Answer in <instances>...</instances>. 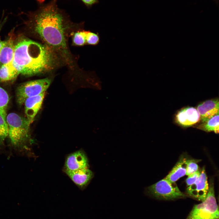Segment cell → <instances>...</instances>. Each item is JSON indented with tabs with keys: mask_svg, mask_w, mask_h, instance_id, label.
Segmentation results:
<instances>
[{
	"mask_svg": "<svg viewBox=\"0 0 219 219\" xmlns=\"http://www.w3.org/2000/svg\"><path fill=\"white\" fill-rule=\"evenodd\" d=\"M57 0L40 5L27 15L35 31L47 44L66 53L64 32L69 21L65 12L58 7Z\"/></svg>",
	"mask_w": 219,
	"mask_h": 219,
	"instance_id": "obj_1",
	"label": "cell"
},
{
	"mask_svg": "<svg viewBox=\"0 0 219 219\" xmlns=\"http://www.w3.org/2000/svg\"><path fill=\"white\" fill-rule=\"evenodd\" d=\"M56 58L48 46L28 39L15 45L12 64L19 74L32 76L54 67Z\"/></svg>",
	"mask_w": 219,
	"mask_h": 219,
	"instance_id": "obj_2",
	"label": "cell"
},
{
	"mask_svg": "<svg viewBox=\"0 0 219 219\" xmlns=\"http://www.w3.org/2000/svg\"><path fill=\"white\" fill-rule=\"evenodd\" d=\"M6 120L11 149L20 155L30 156L31 151L29 134L30 125L27 119L11 113L7 115Z\"/></svg>",
	"mask_w": 219,
	"mask_h": 219,
	"instance_id": "obj_3",
	"label": "cell"
},
{
	"mask_svg": "<svg viewBox=\"0 0 219 219\" xmlns=\"http://www.w3.org/2000/svg\"><path fill=\"white\" fill-rule=\"evenodd\" d=\"M218 219V208L211 181L206 199L201 203L195 205L186 219Z\"/></svg>",
	"mask_w": 219,
	"mask_h": 219,
	"instance_id": "obj_4",
	"label": "cell"
},
{
	"mask_svg": "<svg viewBox=\"0 0 219 219\" xmlns=\"http://www.w3.org/2000/svg\"><path fill=\"white\" fill-rule=\"evenodd\" d=\"M51 80L48 78L31 81L22 84L16 90V100L19 105H23L28 98L45 92L50 85Z\"/></svg>",
	"mask_w": 219,
	"mask_h": 219,
	"instance_id": "obj_5",
	"label": "cell"
},
{
	"mask_svg": "<svg viewBox=\"0 0 219 219\" xmlns=\"http://www.w3.org/2000/svg\"><path fill=\"white\" fill-rule=\"evenodd\" d=\"M146 191L156 198L165 200H173L185 196L175 182H171L165 178L149 186Z\"/></svg>",
	"mask_w": 219,
	"mask_h": 219,
	"instance_id": "obj_6",
	"label": "cell"
},
{
	"mask_svg": "<svg viewBox=\"0 0 219 219\" xmlns=\"http://www.w3.org/2000/svg\"><path fill=\"white\" fill-rule=\"evenodd\" d=\"M208 189L207 176L203 168L198 179L187 188L186 192L190 196L203 202L207 198Z\"/></svg>",
	"mask_w": 219,
	"mask_h": 219,
	"instance_id": "obj_7",
	"label": "cell"
},
{
	"mask_svg": "<svg viewBox=\"0 0 219 219\" xmlns=\"http://www.w3.org/2000/svg\"><path fill=\"white\" fill-rule=\"evenodd\" d=\"M200 120V115L197 109L192 107H187L181 109L176 116V122L184 127L192 126Z\"/></svg>",
	"mask_w": 219,
	"mask_h": 219,
	"instance_id": "obj_8",
	"label": "cell"
},
{
	"mask_svg": "<svg viewBox=\"0 0 219 219\" xmlns=\"http://www.w3.org/2000/svg\"><path fill=\"white\" fill-rule=\"evenodd\" d=\"M45 95V92L27 99L24 104L25 113L30 125L33 122L40 109Z\"/></svg>",
	"mask_w": 219,
	"mask_h": 219,
	"instance_id": "obj_9",
	"label": "cell"
},
{
	"mask_svg": "<svg viewBox=\"0 0 219 219\" xmlns=\"http://www.w3.org/2000/svg\"><path fill=\"white\" fill-rule=\"evenodd\" d=\"M88 162L85 153L82 151L74 152L66 158L64 171H73L88 168Z\"/></svg>",
	"mask_w": 219,
	"mask_h": 219,
	"instance_id": "obj_10",
	"label": "cell"
},
{
	"mask_svg": "<svg viewBox=\"0 0 219 219\" xmlns=\"http://www.w3.org/2000/svg\"><path fill=\"white\" fill-rule=\"evenodd\" d=\"M197 109L202 122H205L215 115L219 114V102L218 99L208 100L200 103Z\"/></svg>",
	"mask_w": 219,
	"mask_h": 219,
	"instance_id": "obj_11",
	"label": "cell"
},
{
	"mask_svg": "<svg viewBox=\"0 0 219 219\" xmlns=\"http://www.w3.org/2000/svg\"><path fill=\"white\" fill-rule=\"evenodd\" d=\"M71 180L81 188L86 185L92 178L93 173L88 168L73 171H65Z\"/></svg>",
	"mask_w": 219,
	"mask_h": 219,
	"instance_id": "obj_12",
	"label": "cell"
},
{
	"mask_svg": "<svg viewBox=\"0 0 219 219\" xmlns=\"http://www.w3.org/2000/svg\"><path fill=\"white\" fill-rule=\"evenodd\" d=\"M0 52V66L12 62L14 57L15 44L14 38L12 32Z\"/></svg>",
	"mask_w": 219,
	"mask_h": 219,
	"instance_id": "obj_13",
	"label": "cell"
},
{
	"mask_svg": "<svg viewBox=\"0 0 219 219\" xmlns=\"http://www.w3.org/2000/svg\"><path fill=\"white\" fill-rule=\"evenodd\" d=\"M187 161L182 158L176 164L165 178L172 182H174L179 178L186 175Z\"/></svg>",
	"mask_w": 219,
	"mask_h": 219,
	"instance_id": "obj_14",
	"label": "cell"
},
{
	"mask_svg": "<svg viewBox=\"0 0 219 219\" xmlns=\"http://www.w3.org/2000/svg\"><path fill=\"white\" fill-rule=\"evenodd\" d=\"M19 73L13 66L12 62L0 66V81L5 82L16 78Z\"/></svg>",
	"mask_w": 219,
	"mask_h": 219,
	"instance_id": "obj_15",
	"label": "cell"
},
{
	"mask_svg": "<svg viewBox=\"0 0 219 219\" xmlns=\"http://www.w3.org/2000/svg\"><path fill=\"white\" fill-rule=\"evenodd\" d=\"M197 128L207 132H219V114L215 115L207 121L202 122Z\"/></svg>",
	"mask_w": 219,
	"mask_h": 219,
	"instance_id": "obj_16",
	"label": "cell"
},
{
	"mask_svg": "<svg viewBox=\"0 0 219 219\" xmlns=\"http://www.w3.org/2000/svg\"><path fill=\"white\" fill-rule=\"evenodd\" d=\"M9 99L6 91L0 86V115L6 120V110Z\"/></svg>",
	"mask_w": 219,
	"mask_h": 219,
	"instance_id": "obj_17",
	"label": "cell"
},
{
	"mask_svg": "<svg viewBox=\"0 0 219 219\" xmlns=\"http://www.w3.org/2000/svg\"><path fill=\"white\" fill-rule=\"evenodd\" d=\"M8 135V128L6 120L0 115V148L4 146L5 140Z\"/></svg>",
	"mask_w": 219,
	"mask_h": 219,
	"instance_id": "obj_18",
	"label": "cell"
},
{
	"mask_svg": "<svg viewBox=\"0 0 219 219\" xmlns=\"http://www.w3.org/2000/svg\"><path fill=\"white\" fill-rule=\"evenodd\" d=\"M87 31H80L75 33L73 37L74 44L77 46H82L86 42Z\"/></svg>",
	"mask_w": 219,
	"mask_h": 219,
	"instance_id": "obj_19",
	"label": "cell"
},
{
	"mask_svg": "<svg viewBox=\"0 0 219 219\" xmlns=\"http://www.w3.org/2000/svg\"><path fill=\"white\" fill-rule=\"evenodd\" d=\"M99 36L98 34L91 32L87 31L86 42L88 44L92 45H97L99 43Z\"/></svg>",
	"mask_w": 219,
	"mask_h": 219,
	"instance_id": "obj_20",
	"label": "cell"
},
{
	"mask_svg": "<svg viewBox=\"0 0 219 219\" xmlns=\"http://www.w3.org/2000/svg\"><path fill=\"white\" fill-rule=\"evenodd\" d=\"M197 161L195 160H187L186 175L189 176L198 170V166L196 163Z\"/></svg>",
	"mask_w": 219,
	"mask_h": 219,
	"instance_id": "obj_21",
	"label": "cell"
},
{
	"mask_svg": "<svg viewBox=\"0 0 219 219\" xmlns=\"http://www.w3.org/2000/svg\"><path fill=\"white\" fill-rule=\"evenodd\" d=\"M201 171L198 170L195 172L188 176L186 180V182L188 186L193 184L199 178Z\"/></svg>",
	"mask_w": 219,
	"mask_h": 219,
	"instance_id": "obj_22",
	"label": "cell"
},
{
	"mask_svg": "<svg viewBox=\"0 0 219 219\" xmlns=\"http://www.w3.org/2000/svg\"><path fill=\"white\" fill-rule=\"evenodd\" d=\"M87 6L90 7L99 2L98 0H81Z\"/></svg>",
	"mask_w": 219,
	"mask_h": 219,
	"instance_id": "obj_23",
	"label": "cell"
},
{
	"mask_svg": "<svg viewBox=\"0 0 219 219\" xmlns=\"http://www.w3.org/2000/svg\"><path fill=\"white\" fill-rule=\"evenodd\" d=\"M4 12H3V14H2V19H1V21H0V32L1 30V29L3 26V25L5 24V23L7 20V17H5L4 18V19H3V15H4Z\"/></svg>",
	"mask_w": 219,
	"mask_h": 219,
	"instance_id": "obj_24",
	"label": "cell"
},
{
	"mask_svg": "<svg viewBox=\"0 0 219 219\" xmlns=\"http://www.w3.org/2000/svg\"><path fill=\"white\" fill-rule=\"evenodd\" d=\"M5 43V41H2L0 38V52L4 46Z\"/></svg>",
	"mask_w": 219,
	"mask_h": 219,
	"instance_id": "obj_25",
	"label": "cell"
}]
</instances>
